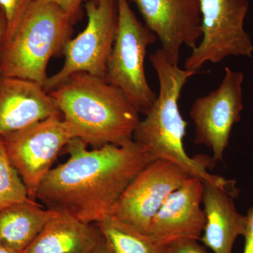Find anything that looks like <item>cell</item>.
Listing matches in <instances>:
<instances>
[{
	"mask_svg": "<svg viewBox=\"0 0 253 253\" xmlns=\"http://www.w3.org/2000/svg\"><path fill=\"white\" fill-rule=\"evenodd\" d=\"M1 137L10 163L17 170L28 196L33 201H36L42 181L52 169L60 152L76 138L61 114Z\"/></svg>",
	"mask_w": 253,
	"mask_h": 253,
	"instance_id": "obj_8",
	"label": "cell"
},
{
	"mask_svg": "<svg viewBox=\"0 0 253 253\" xmlns=\"http://www.w3.org/2000/svg\"><path fill=\"white\" fill-rule=\"evenodd\" d=\"M149 60L157 74L159 94L146 117L136 126L133 141L155 160L174 163L192 177L231 191H239L235 181L208 172L212 158L204 155L191 158L184 149L183 140L188 123L181 116L178 103L188 80L201 71H188L172 64L161 49L150 55Z\"/></svg>",
	"mask_w": 253,
	"mask_h": 253,
	"instance_id": "obj_2",
	"label": "cell"
},
{
	"mask_svg": "<svg viewBox=\"0 0 253 253\" xmlns=\"http://www.w3.org/2000/svg\"><path fill=\"white\" fill-rule=\"evenodd\" d=\"M239 193L204 182L206 225L200 241L214 253H232L236 240L246 234L247 217L238 212L234 203Z\"/></svg>",
	"mask_w": 253,
	"mask_h": 253,
	"instance_id": "obj_14",
	"label": "cell"
},
{
	"mask_svg": "<svg viewBox=\"0 0 253 253\" xmlns=\"http://www.w3.org/2000/svg\"><path fill=\"white\" fill-rule=\"evenodd\" d=\"M61 114L41 84L21 78L0 80V136Z\"/></svg>",
	"mask_w": 253,
	"mask_h": 253,
	"instance_id": "obj_13",
	"label": "cell"
},
{
	"mask_svg": "<svg viewBox=\"0 0 253 253\" xmlns=\"http://www.w3.org/2000/svg\"><path fill=\"white\" fill-rule=\"evenodd\" d=\"M59 6L76 23L82 16V5L86 0H49Z\"/></svg>",
	"mask_w": 253,
	"mask_h": 253,
	"instance_id": "obj_21",
	"label": "cell"
},
{
	"mask_svg": "<svg viewBox=\"0 0 253 253\" xmlns=\"http://www.w3.org/2000/svg\"><path fill=\"white\" fill-rule=\"evenodd\" d=\"M89 253H112L111 250H110L109 246L106 244V241L101 235V239H100L99 243L95 246L94 249Z\"/></svg>",
	"mask_w": 253,
	"mask_h": 253,
	"instance_id": "obj_24",
	"label": "cell"
},
{
	"mask_svg": "<svg viewBox=\"0 0 253 253\" xmlns=\"http://www.w3.org/2000/svg\"><path fill=\"white\" fill-rule=\"evenodd\" d=\"M145 25L161 43L172 64L179 65L181 46L194 49L201 39L200 0H131Z\"/></svg>",
	"mask_w": 253,
	"mask_h": 253,
	"instance_id": "obj_11",
	"label": "cell"
},
{
	"mask_svg": "<svg viewBox=\"0 0 253 253\" xmlns=\"http://www.w3.org/2000/svg\"><path fill=\"white\" fill-rule=\"evenodd\" d=\"M49 94L76 137L87 146L133 141L139 113L122 90L104 78L73 73Z\"/></svg>",
	"mask_w": 253,
	"mask_h": 253,
	"instance_id": "obj_3",
	"label": "cell"
},
{
	"mask_svg": "<svg viewBox=\"0 0 253 253\" xmlns=\"http://www.w3.org/2000/svg\"><path fill=\"white\" fill-rule=\"evenodd\" d=\"M36 201L28 200L0 211V243L22 253L39 235L52 215Z\"/></svg>",
	"mask_w": 253,
	"mask_h": 253,
	"instance_id": "obj_16",
	"label": "cell"
},
{
	"mask_svg": "<svg viewBox=\"0 0 253 253\" xmlns=\"http://www.w3.org/2000/svg\"><path fill=\"white\" fill-rule=\"evenodd\" d=\"M36 0H0V9L4 13L6 22L4 42L12 37L25 15Z\"/></svg>",
	"mask_w": 253,
	"mask_h": 253,
	"instance_id": "obj_19",
	"label": "cell"
},
{
	"mask_svg": "<svg viewBox=\"0 0 253 253\" xmlns=\"http://www.w3.org/2000/svg\"><path fill=\"white\" fill-rule=\"evenodd\" d=\"M112 253H162L149 236L111 215L94 224Z\"/></svg>",
	"mask_w": 253,
	"mask_h": 253,
	"instance_id": "obj_17",
	"label": "cell"
},
{
	"mask_svg": "<svg viewBox=\"0 0 253 253\" xmlns=\"http://www.w3.org/2000/svg\"><path fill=\"white\" fill-rule=\"evenodd\" d=\"M204 181L190 177L166 200L153 218L147 236L159 246L177 239L200 241L206 214L201 207Z\"/></svg>",
	"mask_w": 253,
	"mask_h": 253,
	"instance_id": "obj_12",
	"label": "cell"
},
{
	"mask_svg": "<svg viewBox=\"0 0 253 253\" xmlns=\"http://www.w3.org/2000/svg\"><path fill=\"white\" fill-rule=\"evenodd\" d=\"M190 177L174 163L155 160L131 181L111 215L147 235L150 224L163 203Z\"/></svg>",
	"mask_w": 253,
	"mask_h": 253,
	"instance_id": "obj_10",
	"label": "cell"
},
{
	"mask_svg": "<svg viewBox=\"0 0 253 253\" xmlns=\"http://www.w3.org/2000/svg\"><path fill=\"white\" fill-rule=\"evenodd\" d=\"M74 22L59 6L36 0L9 41L3 42L0 59L2 77L21 78L44 85L48 63L63 54Z\"/></svg>",
	"mask_w": 253,
	"mask_h": 253,
	"instance_id": "obj_4",
	"label": "cell"
},
{
	"mask_svg": "<svg viewBox=\"0 0 253 253\" xmlns=\"http://www.w3.org/2000/svg\"><path fill=\"white\" fill-rule=\"evenodd\" d=\"M244 81V73L225 68L220 85L195 100L190 110L195 126V144L211 149L214 162L223 161L233 126L241 121Z\"/></svg>",
	"mask_w": 253,
	"mask_h": 253,
	"instance_id": "obj_9",
	"label": "cell"
},
{
	"mask_svg": "<svg viewBox=\"0 0 253 253\" xmlns=\"http://www.w3.org/2000/svg\"><path fill=\"white\" fill-rule=\"evenodd\" d=\"M117 34L106 66L105 80L122 90L138 112L146 115L158 95L149 86L144 61L148 46L157 37L133 12L129 0H117Z\"/></svg>",
	"mask_w": 253,
	"mask_h": 253,
	"instance_id": "obj_5",
	"label": "cell"
},
{
	"mask_svg": "<svg viewBox=\"0 0 253 253\" xmlns=\"http://www.w3.org/2000/svg\"><path fill=\"white\" fill-rule=\"evenodd\" d=\"M30 199L22 179L10 163L0 136V211Z\"/></svg>",
	"mask_w": 253,
	"mask_h": 253,
	"instance_id": "obj_18",
	"label": "cell"
},
{
	"mask_svg": "<svg viewBox=\"0 0 253 253\" xmlns=\"http://www.w3.org/2000/svg\"><path fill=\"white\" fill-rule=\"evenodd\" d=\"M247 228H246L245 238L244 253H253V206L248 211Z\"/></svg>",
	"mask_w": 253,
	"mask_h": 253,
	"instance_id": "obj_22",
	"label": "cell"
},
{
	"mask_svg": "<svg viewBox=\"0 0 253 253\" xmlns=\"http://www.w3.org/2000/svg\"><path fill=\"white\" fill-rule=\"evenodd\" d=\"M87 23L84 31L65 46L63 67L48 78L43 87L49 92L76 73L104 78L118 25L117 0H86Z\"/></svg>",
	"mask_w": 253,
	"mask_h": 253,
	"instance_id": "obj_7",
	"label": "cell"
},
{
	"mask_svg": "<svg viewBox=\"0 0 253 253\" xmlns=\"http://www.w3.org/2000/svg\"><path fill=\"white\" fill-rule=\"evenodd\" d=\"M162 253H208L198 240L181 239L162 245Z\"/></svg>",
	"mask_w": 253,
	"mask_h": 253,
	"instance_id": "obj_20",
	"label": "cell"
},
{
	"mask_svg": "<svg viewBox=\"0 0 253 253\" xmlns=\"http://www.w3.org/2000/svg\"><path fill=\"white\" fill-rule=\"evenodd\" d=\"M52 211L39 235L21 253H89L94 249L101 237L97 226Z\"/></svg>",
	"mask_w": 253,
	"mask_h": 253,
	"instance_id": "obj_15",
	"label": "cell"
},
{
	"mask_svg": "<svg viewBox=\"0 0 253 253\" xmlns=\"http://www.w3.org/2000/svg\"><path fill=\"white\" fill-rule=\"evenodd\" d=\"M87 147L78 138L71 139L64 148L69 158L46 174L36 199L47 209L96 224L112 214L127 186L155 159L134 141Z\"/></svg>",
	"mask_w": 253,
	"mask_h": 253,
	"instance_id": "obj_1",
	"label": "cell"
},
{
	"mask_svg": "<svg viewBox=\"0 0 253 253\" xmlns=\"http://www.w3.org/2000/svg\"><path fill=\"white\" fill-rule=\"evenodd\" d=\"M0 253H21L13 251V250L9 249L6 246H4L0 243Z\"/></svg>",
	"mask_w": 253,
	"mask_h": 253,
	"instance_id": "obj_25",
	"label": "cell"
},
{
	"mask_svg": "<svg viewBox=\"0 0 253 253\" xmlns=\"http://www.w3.org/2000/svg\"><path fill=\"white\" fill-rule=\"evenodd\" d=\"M249 5V0H200L202 37L184 69L199 71L230 56L252 57L253 42L244 28Z\"/></svg>",
	"mask_w": 253,
	"mask_h": 253,
	"instance_id": "obj_6",
	"label": "cell"
},
{
	"mask_svg": "<svg viewBox=\"0 0 253 253\" xmlns=\"http://www.w3.org/2000/svg\"><path fill=\"white\" fill-rule=\"evenodd\" d=\"M6 22L4 14L2 10L0 9V59H1V48H2L5 33H6ZM0 74H1V73H0Z\"/></svg>",
	"mask_w": 253,
	"mask_h": 253,
	"instance_id": "obj_23",
	"label": "cell"
}]
</instances>
